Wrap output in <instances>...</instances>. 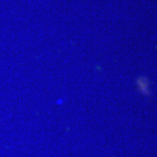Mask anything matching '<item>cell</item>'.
Wrapping results in <instances>:
<instances>
[{
	"label": "cell",
	"instance_id": "1",
	"mask_svg": "<svg viewBox=\"0 0 157 157\" xmlns=\"http://www.w3.org/2000/svg\"><path fill=\"white\" fill-rule=\"evenodd\" d=\"M137 85L140 88V92L142 94H149V91H148V81L146 78L144 77H140L137 80Z\"/></svg>",
	"mask_w": 157,
	"mask_h": 157
}]
</instances>
